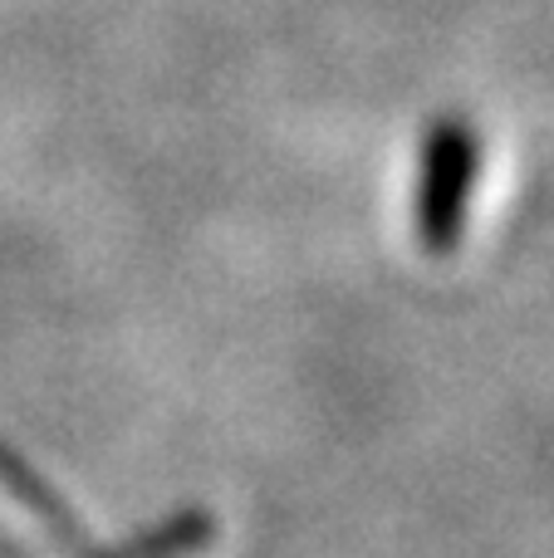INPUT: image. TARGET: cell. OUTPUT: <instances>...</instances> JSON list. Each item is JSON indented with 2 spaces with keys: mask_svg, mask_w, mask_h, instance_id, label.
Segmentation results:
<instances>
[{
  "mask_svg": "<svg viewBox=\"0 0 554 558\" xmlns=\"http://www.w3.org/2000/svg\"><path fill=\"white\" fill-rule=\"evenodd\" d=\"M0 490H5L10 500L25 505L69 558H192L216 539V520L206 510H177V514H167V520H157L153 530L98 549V544L84 534V524L69 514V505L59 500V490H49V485L25 465V456L5 441H0Z\"/></svg>",
  "mask_w": 554,
  "mask_h": 558,
  "instance_id": "1",
  "label": "cell"
},
{
  "mask_svg": "<svg viewBox=\"0 0 554 558\" xmlns=\"http://www.w3.org/2000/svg\"><path fill=\"white\" fill-rule=\"evenodd\" d=\"M481 177V133L467 113H442L422 137L418 196H412V231L418 245L447 260L467 235V211Z\"/></svg>",
  "mask_w": 554,
  "mask_h": 558,
  "instance_id": "2",
  "label": "cell"
}]
</instances>
